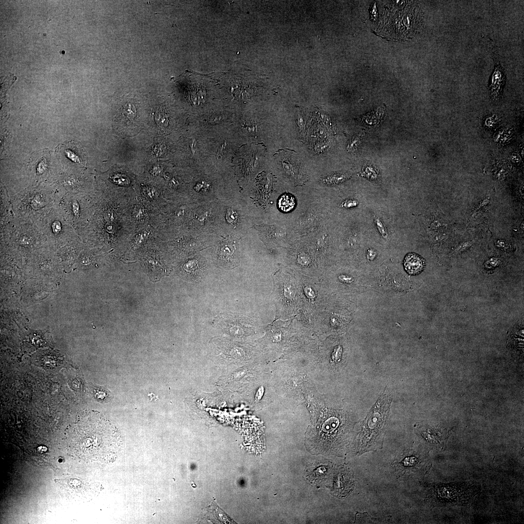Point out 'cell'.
Wrapping results in <instances>:
<instances>
[{"label":"cell","instance_id":"5bb4252c","mask_svg":"<svg viewBox=\"0 0 524 524\" xmlns=\"http://www.w3.org/2000/svg\"><path fill=\"white\" fill-rule=\"evenodd\" d=\"M226 218L228 222L235 223L237 218L236 212L231 209H228L226 214Z\"/></svg>","mask_w":524,"mask_h":524},{"label":"cell","instance_id":"7c38bea8","mask_svg":"<svg viewBox=\"0 0 524 524\" xmlns=\"http://www.w3.org/2000/svg\"><path fill=\"white\" fill-rule=\"evenodd\" d=\"M122 115L131 120L134 117L135 114V107L132 103H127L124 105L122 111Z\"/></svg>","mask_w":524,"mask_h":524},{"label":"cell","instance_id":"5b68a950","mask_svg":"<svg viewBox=\"0 0 524 524\" xmlns=\"http://www.w3.org/2000/svg\"><path fill=\"white\" fill-rule=\"evenodd\" d=\"M45 218L43 229L45 233L51 241H67L74 235L71 228L64 220V215L55 211H49Z\"/></svg>","mask_w":524,"mask_h":524},{"label":"cell","instance_id":"2e32d148","mask_svg":"<svg viewBox=\"0 0 524 524\" xmlns=\"http://www.w3.org/2000/svg\"><path fill=\"white\" fill-rule=\"evenodd\" d=\"M224 116L221 114H213L209 117L208 120L210 122H218L223 119Z\"/></svg>","mask_w":524,"mask_h":524},{"label":"cell","instance_id":"8992f818","mask_svg":"<svg viewBox=\"0 0 524 524\" xmlns=\"http://www.w3.org/2000/svg\"><path fill=\"white\" fill-rule=\"evenodd\" d=\"M260 239L268 248L281 246L286 240L285 230L276 225H254Z\"/></svg>","mask_w":524,"mask_h":524},{"label":"cell","instance_id":"6da1fadb","mask_svg":"<svg viewBox=\"0 0 524 524\" xmlns=\"http://www.w3.org/2000/svg\"><path fill=\"white\" fill-rule=\"evenodd\" d=\"M71 444L77 457L86 462L108 463L120 451L121 439L115 427L100 413L81 414L73 426Z\"/></svg>","mask_w":524,"mask_h":524},{"label":"cell","instance_id":"ba28073f","mask_svg":"<svg viewBox=\"0 0 524 524\" xmlns=\"http://www.w3.org/2000/svg\"><path fill=\"white\" fill-rule=\"evenodd\" d=\"M257 180V197L261 205H264L271 193L273 178L271 175L260 174Z\"/></svg>","mask_w":524,"mask_h":524},{"label":"cell","instance_id":"7a4b0ae2","mask_svg":"<svg viewBox=\"0 0 524 524\" xmlns=\"http://www.w3.org/2000/svg\"><path fill=\"white\" fill-rule=\"evenodd\" d=\"M391 402V398L385 393H382L371 409L360 435L359 452L374 450L381 444Z\"/></svg>","mask_w":524,"mask_h":524},{"label":"cell","instance_id":"9c48e42d","mask_svg":"<svg viewBox=\"0 0 524 524\" xmlns=\"http://www.w3.org/2000/svg\"><path fill=\"white\" fill-rule=\"evenodd\" d=\"M405 270L410 275H417L421 272L425 267V261L419 255L414 253L407 254L404 260Z\"/></svg>","mask_w":524,"mask_h":524},{"label":"cell","instance_id":"52a82bcc","mask_svg":"<svg viewBox=\"0 0 524 524\" xmlns=\"http://www.w3.org/2000/svg\"><path fill=\"white\" fill-rule=\"evenodd\" d=\"M354 485V475L347 469L342 468L334 477L332 491L338 497H344L353 491Z\"/></svg>","mask_w":524,"mask_h":524},{"label":"cell","instance_id":"8fae6325","mask_svg":"<svg viewBox=\"0 0 524 524\" xmlns=\"http://www.w3.org/2000/svg\"><path fill=\"white\" fill-rule=\"evenodd\" d=\"M295 205V197L289 194H285L281 196L278 200V205L281 211L284 212H289L292 211Z\"/></svg>","mask_w":524,"mask_h":524},{"label":"cell","instance_id":"4fadbf2b","mask_svg":"<svg viewBox=\"0 0 524 524\" xmlns=\"http://www.w3.org/2000/svg\"><path fill=\"white\" fill-rule=\"evenodd\" d=\"M94 394L95 398L99 401L107 400L108 396L107 391L99 388L94 390Z\"/></svg>","mask_w":524,"mask_h":524},{"label":"cell","instance_id":"9a60e30c","mask_svg":"<svg viewBox=\"0 0 524 524\" xmlns=\"http://www.w3.org/2000/svg\"><path fill=\"white\" fill-rule=\"evenodd\" d=\"M342 348L339 346L336 348L332 355V359L334 361H338L341 358Z\"/></svg>","mask_w":524,"mask_h":524},{"label":"cell","instance_id":"277c9868","mask_svg":"<svg viewBox=\"0 0 524 524\" xmlns=\"http://www.w3.org/2000/svg\"><path fill=\"white\" fill-rule=\"evenodd\" d=\"M239 239L227 236L219 244L217 249V262L223 268L230 269L238 266L240 262Z\"/></svg>","mask_w":524,"mask_h":524},{"label":"cell","instance_id":"3957f363","mask_svg":"<svg viewBox=\"0 0 524 524\" xmlns=\"http://www.w3.org/2000/svg\"><path fill=\"white\" fill-rule=\"evenodd\" d=\"M480 491L478 485L470 482L438 484L431 490V500L439 505H464Z\"/></svg>","mask_w":524,"mask_h":524},{"label":"cell","instance_id":"30bf717a","mask_svg":"<svg viewBox=\"0 0 524 524\" xmlns=\"http://www.w3.org/2000/svg\"><path fill=\"white\" fill-rule=\"evenodd\" d=\"M504 81L505 75L503 70L500 65H496L491 77V95H494L493 96L494 98L498 97V95H499L500 90L502 89L501 87L504 84Z\"/></svg>","mask_w":524,"mask_h":524}]
</instances>
